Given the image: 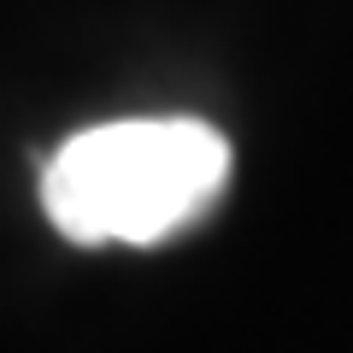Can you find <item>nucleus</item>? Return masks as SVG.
<instances>
[{
  "mask_svg": "<svg viewBox=\"0 0 353 353\" xmlns=\"http://www.w3.org/2000/svg\"><path fill=\"white\" fill-rule=\"evenodd\" d=\"M230 183V141L201 118L77 130L41 171V206L77 248H159L194 230Z\"/></svg>",
  "mask_w": 353,
  "mask_h": 353,
  "instance_id": "f257e3e1",
  "label": "nucleus"
}]
</instances>
